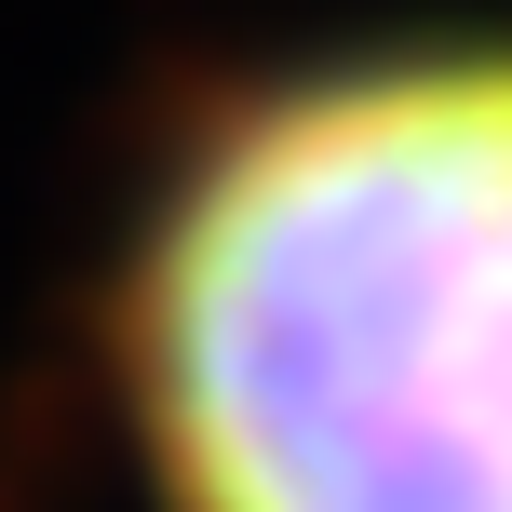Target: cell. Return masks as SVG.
Listing matches in <instances>:
<instances>
[{
	"mask_svg": "<svg viewBox=\"0 0 512 512\" xmlns=\"http://www.w3.org/2000/svg\"><path fill=\"white\" fill-rule=\"evenodd\" d=\"M95 378L135 512H512V27L230 81L122 203Z\"/></svg>",
	"mask_w": 512,
	"mask_h": 512,
	"instance_id": "6da1fadb",
	"label": "cell"
}]
</instances>
